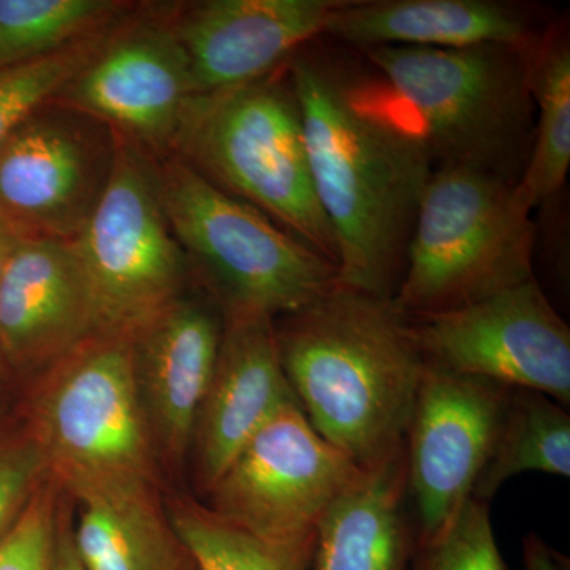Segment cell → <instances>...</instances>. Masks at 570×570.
<instances>
[{
  "label": "cell",
  "mask_w": 570,
  "mask_h": 570,
  "mask_svg": "<svg viewBox=\"0 0 570 570\" xmlns=\"http://www.w3.org/2000/svg\"><path fill=\"white\" fill-rule=\"evenodd\" d=\"M314 190L336 242V284L392 298L434 160L381 78L335 58L287 62Z\"/></svg>",
  "instance_id": "obj_1"
},
{
  "label": "cell",
  "mask_w": 570,
  "mask_h": 570,
  "mask_svg": "<svg viewBox=\"0 0 570 570\" xmlns=\"http://www.w3.org/2000/svg\"><path fill=\"white\" fill-rule=\"evenodd\" d=\"M275 332L296 403L325 441L362 471L403 452L426 363L392 298L336 284Z\"/></svg>",
  "instance_id": "obj_2"
},
{
  "label": "cell",
  "mask_w": 570,
  "mask_h": 570,
  "mask_svg": "<svg viewBox=\"0 0 570 570\" xmlns=\"http://www.w3.org/2000/svg\"><path fill=\"white\" fill-rule=\"evenodd\" d=\"M530 47L363 52L419 122L434 167L471 168L519 184L534 140Z\"/></svg>",
  "instance_id": "obj_3"
},
{
  "label": "cell",
  "mask_w": 570,
  "mask_h": 570,
  "mask_svg": "<svg viewBox=\"0 0 570 570\" xmlns=\"http://www.w3.org/2000/svg\"><path fill=\"white\" fill-rule=\"evenodd\" d=\"M153 159V157H151ZM171 230L224 316H288L336 285V266L178 154L153 159Z\"/></svg>",
  "instance_id": "obj_4"
},
{
  "label": "cell",
  "mask_w": 570,
  "mask_h": 570,
  "mask_svg": "<svg viewBox=\"0 0 570 570\" xmlns=\"http://www.w3.org/2000/svg\"><path fill=\"white\" fill-rule=\"evenodd\" d=\"M29 430L73 499L157 494V455L126 336L94 333L41 371Z\"/></svg>",
  "instance_id": "obj_5"
},
{
  "label": "cell",
  "mask_w": 570,
  "mask_h": 570,
  "mask_svg": "<svg viewBox=\"0 0 570 570\" xmlns=\"http://www.w3.org/2000/svg\"><path fill=\"white\" fill-rule=\"evenodd\" d=\"M531 212L517 183L434 168L393 296L397 309L407 317L445 313L532 279Z\"/></svg>",
  "instance_id": "obj_6"
},
{
  "label": "cell",
  "mask_w": 570,
  "mask_h": 570,
  "mask_svg": "<svg viewBox=\"0 0 570 570\" xmlns=\"http://www.w3.org/2000/svg\"><path fill=\"white\" fill-rule=\"evenodd\" d=\"M175 154L336 266L287 63L234 91L195 97Z\"/></svg>",
  "instance_id": "obj_7"
},
{
  "label": "cell",
  "mask_w": 570,
  "mask_h": 570,
  "mask_svg": "<svg viewBox=\"0 0 570 570\" xmlns=\"http://www.w3.org/2000/svg\"><path fill=\"white\" fill-rule=\"evenodd\" d=\"M71 245L91 294L97 333L130 340L193 279L164 212L151 157L118 134L110 179Z\"/></svg>",
  "instance_id": "obj_8"
},
{
  "label": "cell",
  "mask_w": 570,
  "mask_h": 570,
  "mask_svg": "<svg viewBox=\"0 0 570 570\" xmlns=\"http://www.w3.org/2000/svg\"><path fill=\"white\" fill-rule=\"evenodd\" d=\"M362 469L311 426L298 404L277 411L206 494L216 515L269 542L316 534Z\"/></svg>",
  "instance_id": "obj_9"
},
{
  "label": "cell",
  "mask_w": 570,
  "mask_h": 570,
  "mask_svg": "<svg viewBox=\"0 0 570 570\" xmlns=\"http://www.w3.org/2000/svg\"><path fill=\"white\" fill-rule=\"evenodd\" d=\"M195 97L170 3H137L51 104L105 124L157 159L176 153Z\"/></svg>",
  "instance_id": "obj_10"
},
{
  "label": "cell",
  "mask_w": 570,
  "mask_h": 570,
  "mask_svg": "<svg viewBox=\"0 0 570 570\" xmlns=\"http://www.w3.org/2000/svg\"><path fill=\"white\" fill-rule=\"evenodd\" d=\"M411 318L426 365L570 403V330L538 281Z\"/></svg>",
  "instance_id": "obj_11"
},
{
  "label": "cell",
  "mask_w": 570,
  "mask_h": 570,
  "mask_svg": "<svg viewBox=\"0 0 570 570\" xmlns=\"http://www.w3.org/2000/svg\"><path fill=\"white\" fill-rule=\"evenodd\" d=\"M115 134L61 105L41 108L0 148V217L22 239L73 243L110 179Z\"/></svg>",
  "instance_id": "obj_12"
},
{
  "label": "cell",
  "mask_w": 570,
  "mask_h": 570,
  "mask_svg": "<svg viewBox=\"0 0 570 570\" xmlns=\"http://www.w3.org/2000/svg\"><path fill=\"white\" fill-rule=\"evenodd\" d=\"M513 389L425 365L406 434L417 547L445 534L472 498Z\"/></svg>",
  "instance_id": "obj_13"
},
{
  "label": "cell",
  "mask_w": 570,
  "mask_h": 570,
  "mask_svg": "<svg viewBox=\"0 0 570 570\" xmlns=\"http://www.w3.org/2000/svg\"><path fill=\"white\" fill-rule=\"evenodd\" d=\"M341 0L170 3L195 96L234 91L283 69L318 36Z\"/></svg>",
  "instance_id": "obj_14"
},
{
  "label": "cell",
  "mask_w": 570,
  "mask_h": 570,
  "mask_svg": "<svg viewBox=\"0 0 570 570\" xmlns=\"http://www.w3.org/2000/svg\"><path fill=\"white\" fill-rule=\"evenodd\" d=\"M223 333V309L204 291L183 294L130 336L135 384L157 460L171 466L190 455Z\"/></svg>",
  "instance_id": "obj_15"
},
{
  "label": "cell",
  "mask_w": 570,
  "mask_h": 570,
  "mask_svg": "<svg viewBox=\"0 0 570 570\" xmlns=\"http://www.w3.org/2000/svg\"><path fill=\"white\" fill-rule=\"evenodd\" d=\"M291 403L296 400L281 363L275 321L224 316L219 354L190 445L198 490L208 494L249 439Z\"/></svg>",
  "instance_id": "obj_16"
},
{
  "label": "cell",
  "mask_w": 570,
  "mask_h": 570,
  "mask_svg": "<svg viewBox=\"0 0 570 570\" xmlns=\"http://www.w3.org/2000/svg\"><path fill=\"white\" fill-rule=\"evenodd\" d=\"M97 333L71 243L21 239L0 277V352L7 365L43 371Z\"/></svg>",
  "instance_id": "obj_17"
},
{
  "label": "cell",
  "mask_w": 570,
  "mask_h": 570,
  "mask_svg": "<svg viewBox=\"0 0 570 570\" xmlns=\"http://www.w3.org/2000/svg\"><path fill=\"white\" fill-rule=\"evenodd\" d=\"M326 36L365 51L377 47H530L540 36L523 7L493 0H341Z\"/></svg>",
  "instance_id": "obj_18"
},
{
  "label": "cell",
  "mask_w": 570,
  "mask_h": 570,
  "mask_svg": "<svg viewBox=\"0 0 570 570\" xmlns=\"http://www.w3.org/2000/svg\"><path fill=\"white\" fill-rule=\"evenodd\" d=\"M406 445L363 471L318 521L313 570H409L417 534L406 512Z\"/></svg>",
  "instance_id": "obj_19"
},
{
  "label": "cell",
  "mask_w": 570,
  "mask_h": 570,
  "mask_svg": "<svg viewBox=\"0 0 570 570\" xmlns=\"http://www.w3.org/2000/svg\"><path fill=\"white\" fill-rule=\"evenodd\" d=\"M73 543L86 570H187L193 566L157 494L75 499Z\"/></svg>",
  "instance_id": "obj_20"
},
{
  "label": "cell",
  "mask_w": 570,
  "mask_h": 570,
  "mask_svg": "<svg viewBox=\"0 0 570 570\" xmlns=\"http://www.w3.org/2000/svg\"><path fill=\"white\" fill-rule=\"evenodd\" d=\"M530 89L534 140L517 189L534 209L561 193L570 167V43L561 26L530 47Z\"/></svg>",
  "instance_id": "obj_21"
},
{
  "label": "cell",
  "mask_w": 570,
  "mask_h": 570,
  "mask_svg": "<svg viewBox=\"0 0 570 570\" xmlns=\"http://www.w3.org/2000/svg\"><path fill=\"white\" fill-rule=\"evenodd\" d=\"M523 472L570 478V415L543 393L513 389L472 498L489 504L508 480Z\"/></svg>",
  "instance_id": "obj_22"
},
{
  "label": "cell",
  "mask_w": 570,
  "mask_h": 570,
  "mask_svg": "<svg viewBox=\"0 0 570 570\" xmlns=\"http://www.w3.org/2000/svg\"><path fill=\"white\" fill-rule=\"evenodd\" d=\"M167 519L194 570L311 569L316 534L294 542H269L227 523L190 499L175 501Z\"/></svg>",
  "instance_id": "obj_23"
},
{
  "label": "cell",
  "mask_w": 570,
  "mask_h": 570,
  "mask_svg": "<svg viewBox=\"0 0 570 570\" xmlns=\"http://www.w3.org/2000/svg\"><path fill=\"white\" fill-rule=\"evenodd\" d=\"M134 7L127 0H0V71L59 50Z\"/></svg>",
  "instance_id": "obj_24"
},
{
  "label": "cell",
  "mask_w": 570,
  "mask_h": 570,
  "mask_svg": "<svg viewBox=\"0 0 570 570\" xmlns=\"http://www.w3.org/2000/svg\"><path fill=\"white\" fill-rule=\"evenodd\" d=\"M127 13L59 50L0 71V148L104 50Z\"/></svg>",
  "instance_id": "obj_25"
},
{
  "label": "cell",
  "mask_w": 570,
  "mask_h": 570,
  "mask_svg": "<svg viewBox=\"0 0 570 570\" xmlns=\"http://www.w3.org/2000/svg\"><path fill=\"white\" fill-rule=\"evenodd\" d=\"M414 570H508L494 538L489 504L469 499L442 538L417 547Z\"/></svg>",
  "instance_id": "obj_26"
},
{
  "label": "cell",
  "mask_w": 570,
  "mask_h": 570,
  "mask_svg": "<svg viewBox=\"0 0 570 570\" xmlns=\"http://www.w3.org/2000/svg\"><path fill=\"white\" fill-rule=\"evenodd\" d=\"M59 485L45 480L0 542V570H48L56 538Z\"/></svg>",
  "instance_id": "obj_27"
},
{
  "label": "cell",
  "mask_w": 570,
  "mask_h": 570,
  "mask_svg": "<svg viewBox=\"0 0 570 570\" xmlns=\"http://www.w3.org/2000/svg\"><path fill=\"white\" fill-rule=\"evenodd\" d=\"M48 478L47 459L28 426L0 434V542Z\"/></svg>",
  "instance_id": "obj_28"
},
{
  "label": "cell",
  "mask_w": 570,
  "mask_h": 570,
  "mask_svg": "<svg viewBox=\"0 0 570 570\" xmlns=\"http://www.w3.org/2000/svg\"><path fill=\"white\" fill-rule=\"evenodd\" d=\"M48 570H86L75 549L69 512L62 504H59L58 527Z\"/></svg>",
  "instance_id": "obj_29"
},
{
  "label": "cell",
  "mask_w": 570,
  "mask_h": 570,
  "mask_svg": "<svg viewBox=\"0 0 570 570\" xmlns=\"http://www.w3.org/2000/svg\"><path fill=\"white\" fill-rule=\"evenodd\" d=\"M523 560L527 570H562L554 550L534 532L523 540Z\"/></svg>",
  "instance_id": "obj_30"
},
{
  "label": "cell",
  "mask_w": 570,
  "mask_h": 570,
  "mask_svg": "<svg viewBox=\"0 0 570 570\" xmlns=\"http://www.w3.org/2000/svg\"><path fill=\"white\" fill-rule=\"evenodd\" d=\"M21 236L14 232L6 219L0 217V277L6 272V266L9 264L11 254L17 249L18 243L21 242Z\"/></svg>",
  "instance_id": "obj_31"
},
{
  "label": "cell",
  "mask_w": 570,
  "mask_h": 570,
  "mask_svg": "<svg viewBox=\"0 0 570 570\" xmlns=\"http://www.w3.org/2000/svg\"><path fill=\"white\" fill-rule=\"evenodd\" d=\"M7 362L6 358H3L2 352H0V382H2L3 376H6V370H7Z\"/></svg>",
  "instance_id": "obj_32"
},
{
  "label": "cell",
  "mask_w": 570,
  "mask_h": 570,
  "mask_svg": "<svg viewBox=\"0 0 570 570\" xmlns=\"http://www.w3.org/2000/svg\"><path fill=\"white\" fill-rule=\"evenodd\" d=\"M190 562H193V561H190ZM187 570H194V566H190V568H189V569H187Z\"/></svg>",
  "instance_id": "obj_33"
}]
</instances>
